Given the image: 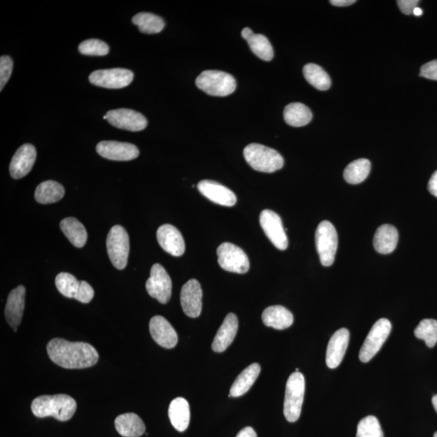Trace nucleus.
Returning a JSON list of instances; mask_svg holds the SVG:
<instances>
[{"instance_id":"28","label":"nucleus","mask_w":437,"mask_h":437,"mask_svg":"<svg viewBox=\"0 0 437 437\" xmlns=\"http://www.w3.org/2000/svg\"><path fill=\"white\" fill-rule=\"evenodd\" d=\"M60 228L71 244L82 248L86 244L88 234L85 227L74 217L65 218L60 223Z\"/></svg>"},{"instance_id":"16","label":"nucleus","mask_w":437,"mask_h":437,"mask_svg":"<svg viewBox=\"0 0 437 437\" xmlns=\"http://www.w3.org/2000/svg\"><path fill=\"white\" fill-rule=\"evenodd\" d=\"M37 158L35 146L26 143L16 152L10 163V174L14 179L24 178L32 170Z\"/></svg>"},{"instance_id":"35","label":"nucleus","mask_w":437,"mask_h":437,"mask_svg":"<svg viewBox=\"0 0 437 437\" xmlns=\"http://www.w3.org/2000/svg\"><path fill=\"white\" fill-rule=\"evenodd\" d=\"M414 335L417 339L424 340L429 347H433L437 342V321L424 319L414 330Z\"/></svg>"},{"instance_id":"30","label":"nucleus","mask_w":437,"mask_h":437,"mask_svg":"<svg viewBox=\"0 0 437 437\" xmlns=\"http://www.w3.org/2000/svg\"><path fill=\"white\" fill-rule=\"evenodd\" d=\"M65 190L62 185L55 181H46L37 187L35 198L42 204L59 202L64 196Z\"/></svg>"},{"instance_id":"18","label":"nucleus","mask_w":437,"mask_h":437,"mask_svg":"<svg viewBox=\"0 0 437 437\" xmlns=\"http://www.w3.org/2000/svg\"><path fill=\"white\" fill-rule=\"evenodd\" d=\"M157 237L159 245L171 256L180 257L185 253L184 237L174 226L171 225L160 226Z\"/></svg>"},{"instance_id":"12","label":"nucleus","mask_w":437,"mask_h":437,"mask_svg":"<svg viewBox=\"0 0 437 437\" xmlns=\"http://www.w3.org/2000/svg\"><path fill=\"white\" fill-rule=\"evenodd\" d=\"M259 222L273 244L280 251H285L289 246V240L280 215L272 210H264L260 214Z\"/></svg>"},{"instance_id":"49","label":"nucleus","mask_w":437,"mask_h":437,"mask_svg":"<svg viewBox=\"0 0 437 437\" xmlns=\"http://www.w3.org/2000/svg\"><path fill=\"white\" fill-rule=\"evenodd\" d=\"M434 437H437V431H436V433L434 434Z\"/></svg>"},{"instance_id":"6","label":"nucleus","mask_w":437,"mask_h":437,"mask_svg":"<svg viewBox=\"0 0 437 437\" xmlns=\"http://www.w3.org/2000/svg\"><path fill=\"white\" fill-rule=\"evenodd\" d=\"M315 241L321 263L324 267H330L335 262L337 249H338V234L330 221L324 220L318 226Z\"/></svg>"},{"instance_id":"17","label":"nucleus","mask_w":437,"mask_h":437,"mask_svg":"<svg viewBox=\"0 0 437 437\" xmlns=\"http://www.w3.org/2000/svg\"><path fill=\"white\" fill-rule=\"evenodd\" d=\"M349 340L350 333L346 328L337 330L331 336L325 357V362L328 368L333 369L340 366L345 356L348 345H349Z\"/></svg>"},{"instance_id":"33","label":"nucleus","mask_w":437,"mask_h":437,"mask_svg":"<svg viewBox=\"0 0 437 437\" xmlns=\"http://www.w3.org/2000/svg\"><path fill=\"white\" fill-rule=\"evenodd\" d=\"M133 24L139 27V30L146 35H156L164 30V20L157 15L148 13L136 14L132 18Z\"/></svg>"},{"instance_id":"46","label":"nucleus","mask_w":437,"mask_h":437,"mask_svg":"<svg viewBox=\"0 0 437 437\" xmlns=\"http://www.w3.org/2000/svg\"><path fill=\"white\" fill-rule=\"evenodd\" d=\"M253 31L250 29V28H245L241 31V36L244 38L245 40H247L249 37H250L253 35Z\"/></svg>"},{"instance_id":"48","label":"nucleus","mask_w":437,"mask_h":437,"mask_svg":"<svg viewBox=\"0 0 437 437\" xmlns=\"http://www.w3.org/2000/svg\"><path fill=\"white\" fill-rule=\"evenodd\" d=\"M433 405L434 407L435 411L437 412V395H436L433 397Z\"/></svg>"},{"instance_id":"24","label":"nucleus","mask_w":437,"mask_h":437,"mask_svg":"<svg viewBox=\"0 0 437 437\" xmlns=\"http://www.w3.org/2000/svg\"><path fill=\"white\" fill-rule=\"evenodd\" d=\"M398 241V232L395 226L383 225L379 227L374 235L373 246L381 254L394 251Z\"/></svg>"},{"instance_id":"45","label":"nucleus","mask_w":437,"mask_h":437,"mask_svg":"<svg viewBox=\"0 0 437 437\" xmlns=\"http://www.w3.org/2000/svg\"><path fill=\"white\" fill-rule=\"evenodd\" d=\"M330 3L336 7H347L355 4V0H331Z\"/></svg>"},{"instance_id":"37","label":"nucleus","mask_w":437,"mask_h":437,"mask_svg":"<svg viewBox=\"0 0 437 437\" xmlns=\"http://www.w3.org/2000/svg\"><path fill=\"white\" fill-rule=\"evenodd\" d=\"M357 437H384L378 418L369 416L362 419L358 424Z\"/></svg>"},{"instance_id":"42","label":"nucleus","mask_w":437,"mask_h":437,"mask_svg":"<svg viewBox=\"0 0 437 437\" xmlns=\"http://www.w3.org/2000/svg\"><path fill=\"white\" fill-rule=\"evenodd\" d=\"M397 3L402 13L412 15L414 10L418 7L419 1L418 0H398Z\"/></svg>"},{"instance_id":"19","label":"nucleus","mask_w":437,"mask_h":437,"mask_svg":"<svg viewBox=\"0 0 437 437\" xmlns=\"http://www.w3.org/2000/svg\"><path fill=\"white\" fill-rule=\"evenodd\" d=\"M198 189L203 196H205L215 203L221 206H234L237 198L234 192L217 181L203 180L198 184Z\"/></svg>"},{"instance_id":"10","label":"nucleus","mask_w":437,"mask_h":437,"mask_svg":"<svg viewBox=\"0 0 437 437\" xmlns=\"http://www.w3.org/2000/svg\"><path fill=\"white\" fill-rule=\"evenodd\" d=\"M146 289L149 295L162 304H167L172 295V280L160 264H154L150 277L146 282Z\"/></svg>"},{"instance_id":"8","label":"nucleus","mask_w":437,"mask_h":437,"mask_svg":"<svg viewBox=\"0 0 437 437\" xmlns=\"http://www.w3.org/2000/svg\"><path fill=\"white\" fill-rule=\"evenodd\" d=\"M391 329V323L386 318L379 319L373 325L361 351H359V357L361 361L368 363L377 355L381 347L383 346L384 342L388 339Z\"/></svg>"},{"instance_id":"44","label":"nucleus","mask_w":437,"mask_h":437,"mask_svg":"<svg viewBox=\"0 0 437 437\" xmlns=\"http://www.w3.org/2000/svg\"><path fill=\"white\" fill-rule=\"evenodd\" d=\"M236 437H258L256 431L251 427H246L239 431Z\"/></svg>"},{"instance_id":"14","label":"nucleus","mask_w":437,"mask_h":437,"mask_svg":"<svg viewBox=\"0 0 437 437\" xmlns=\"http://www.w3.org/2000/svg\"><path fill=\"white\" fill-rule=\"evenodd\" d=\"M100 156L116 162H128L139 157L140 150L129 143L102 141L97 145Z\"/></svg>"},{"instance_id":"34","label":"nucleus","mask_w":437,"mask_h":437,"mask_svg":"<svg viewBox=\"0 0 437 437\" xmlns=\"http://www.w3.org/2000/svg\"><path fill=\"white\" fill-rule=\"evenodd\" d=\"M246 41L252 52L259 59L268 61V62L273 59V48L272 45H270L267 37L253 33Z\"/></svg>"},{"instance_id":"36","label":"nucleus","mask_w":437,"mask_h":437,"mask_svg":"<svg viewBox=\"0 0 437 437\" xmlns=\"http://www.w3.org/2000/svg\"><path fill=\"white\" fill-rule=\"evenodd\" d=\"M55 285L61 294L65 297L75 299L79 291L80 282L77 280L73 275L62 273L55 278Z\"/></svg>"},{"instance_id":"27","label":"nucleus","mask_w":437,"mask_h":437,"mask_svg":"<svg viewBox=\"0 0 437 437\" xmlns=\"http://www.w3.org/2000/svg\"><path fill=\"white\" fill-rule=\"evenodd\" d=\"M260 372L261 367L257 363H253L243 370L231 386L229 397H237L246 394L256 383Z\"/></svg>"},{"instance_id":"13","label":"nucleus","mask_w":437,"mask_h":437,"mask_svg":"<svg viewBox=\"0 0 437 437\" xmlns=\"http://www.w3.org/2000/svg\"><path fill=\"white\" fill-rule=\"evenodd\" d=\"M110 124L121 130L141 131L148 126V120L142 114L130 109L110 110L107 114Z\"/></svg>"},{"instance_id":"32","label":"nucleus","mask_w":437,"mask_h":437,"mask_svg":"<svg viewBox=\"0 0 437 437\" xmlns=\"http://www.w3.org/2000/svg\"><path fill=\"white\" fill-rule=\"evenodd\" d=\"M304 76L315 88L321 91L328 90L331 85L330 76L323 68L314 64H309L304 66Z\"/></svg>"},{"instance_id":"4","label":"nucleus","mask_w":437,"mask_h":437,"mask_svg":"<svg viewBox=\"0 0 437 437\" xmlns=\"http://www.w3.org/2000/svg\"><path fill=\"white\" fill-rule=\"evenodd\" d=\"M306 381L300 372L291 374L287 381L284 414L287 421L294 423L301 417L305 396Z\"/></svg>"},{"instance_id":"43","label":"nucleus","mask_w":437,"mask_h":437,"mask_svg":"<svg viewBox=\"0 0 437 437\" xmlns=\"http://www.w3.org/2000/svg\"><path fill=\"white\" fill-rule=\"evenodd\" d=\"M428 188L431 195L437 198V171L431 176Z\"/></svg>"},{"instance_id":"29","label":"nucleus","mask_w":437,"mask_h":437,"mask_svg":"<svg viewBox=\"0 0 437 437\" xmlns=\"http://www.w3.org/2000/svg\"><path fill=\"white\" fill-rule=\"evenodd\" d=\"M284 118L287 124L294 127H301L311 123L313 114L311 110L306 104L295 102L287 104L285 107Z\"/></svg>"},{"instance_id":"3","label":"nucleus","mask_w":437,"mask_h":437,"mask_svg":"<svg viewBox=\"0 0 437 437\" xmlns=\"http://www.w3.org/2000/svg\"><path fill=\"white\" fill-rule=\"evenodd\" d=\"M244 157L249 164L258 172L274 173L283 168L285 160L275 149L258 143H251L244 149Z\"/></svg>"},{"instance_id":"47","label":"nucleus","mask_w":437,"mask_h":437,"mask_svg":"<svg viewBox=\"0 0 437 437\" xmlns=\"http://www.w3.org/2000/svg\"><path fill=\"white\" fill-rule=\"evenodd\" d=\"M413 14L417 16H422L423 10L417 7L416 9L414 10Z\"/></svg>"},{"instance_id":"22","label":"nucleus","mask_w":437,"mask_h":437,"mask_svg":"<svg viewBox=\"0 0 437 437\" xmlns=\"http://www.w3.org/2000/svg\"><path fill=\"white\" fill-rule=\"evenodd\" d=\"M237 330H239V319L234 313H229L215 337L212 344L213 351L225 352L234 342Z\"/></svg>"},{"instance_id":"11","label":"nucleus","mask_w":437,"mask_h":437,"mask_svg":"<svg viewBox=\"0 0 437 437\" xmlns=\"http://www.w3.org/2000/svg\"><path fill=\"white\" fill-rule=\"evenodd\" d=\"M88 79L94 85L119 90L131 84L134 79V73L125 68L103 69L93 71Z\"/></svg>"},{"instance_id":"40","label":"nucleus","mask_w":437,"mask_h":437,"mask_svg":"<svg viewBox=\"0 0 437 437\" xmlns=\"http://www.w3.org/2000/svg\"><path fill=\"white\" fill-rule=\"evenodd\" d=\"M94 297V290L91 285L85 281H80V285L78 292L75 297L76 300L88 304L90 303Z\"/></svg>"},{"instance_id":"23","label":"nucleus","mask_w":437,"mask_h":437,"mask_svg":"<svg viewBox=\"0 0 437 437\" xmlns=\"http://www.w3.org/2000/svg\"><path fill=\"white\" fill-rule=\"evenodd\" d=\"M114 425L118 433L124 437H140L146 430L145 423L135 413L121 414L116 418Z\"/></svg>"},{"instance_id":"1","label":"nucleus","mask_w":437,"mask_h":437,"mask_svg":"<svg viewBox=\"0 0 437 437\" xmlns=\"http://www.w3.org/2000/svg\"><path fill=\"white\" fill-rule=\"evenodd\" d=\"M49 359L59 366L68 369H82L93 366L99 355L92 345L84 342H69L54 339L48 342Z\"/></svg>"},{"instance_id":"5","label":"nucleus","mask_w":437,"mask_h":437,"mask_svg":"<svg viewBox=\"0 0 437 437\" xmlns=\"http://www.w3.org/2000/svg\"><path fill=\"white\" fill-rule=\"evenodd\" d=\"M196 85L210 96L226 97L236 90L234 77L224 71H204L197 77Z\"/></svg>"},{"instance_id":"2","label":"nucleus","mask_w":437,"mask_h":437,"mask_svg":"<svg viewBox=\"0 0 437 437\" xmlns=\"http://www.w3.org/2000/svg\"><path fill=\"white\" fill-rule=\"evenodd\" d=\"M74 398L66 395H42L32 401L31 410L38 418L52 417L59 421H68L76 411Z\"/></svg>"},{"instance_id":"9","label":"nucleus","mask_w":437,"mask_h":437,"mask_svg":"<svg viewBox=\"0 0 437 437\" xmlns=\"http://www.w3.org/2000/svg\"><path fill=\"white\" fill-rule=\"evenodd\" d=\"M218 263L227 272L245 274L250 269V260L241 249L232 243H222L217 249Z\"/></svg>"},{"instance_id":"21","label":"nucleus","mask_w":437,"mask_h":437,"mask_svg":"<svg viewBox=\"0 0 437 437\" xmlns=\"http://www.w3.org/2000/svg\"><path fill=\"white\" fill-rule=\"evenodd\" d=\"M25 289L19 286L10 292L6 307H5V318L10 326L18 329L23 316L25 309Z\"/></svg>"},{"instance_id":"15","label":"nucleus","mask_w":437,"mask_h":437,"mask_svg":"<svg viewBox=\"0 0 437 437\" xmlns=\"http://www.w3.org/2000/svg\"><path fill=\"white\" fill-rule=\"evenodd\" d=\"M203 292L200 284L196 280H190L182 287L181 305L188 317H199L202 311Z\"/></svg>"},{"instance_id":"31","label":"nucleus","mask_w":437,"mask_h":437,"mask_svg":"<svg viewBox=\"0 0 437 437\" xmlns=\"http://www.w3.org/2000/svg\"><path fill=\"white\" fill-rule=\"evenodd\" d=\"M370 170H371V163L367 159H359L354 160L348 164L345 170V179L347 184L357 185L361 184L368 178Z\"/></svg>"},{"instance_id":"41","label":"nucleus","mask_w":437,"mask_h":437,"mask_svg":"<svg viewBox=\"0 0 437 437\" xmlns=\"http://www.w3.org/2000/svg\"><path fill=\"white\" fill-rule=\"evenodd\" d=\"M420 76L429 80H437V59L422 66Z\"/></svg>"},{"instance_id":"7","label":"nucleus","mask_w":437,"mask_h":437,"mask_svg":"<svg viewBox=\"0 0 437 437\" xmlns=\"http://www.w3.org/2000/svg\"><path fill=\"white\" fill-rule=\"evenodd\" d=\"M107 252L114 268L124 270L127 265L130 251L128 234L120 225L110 229L107 240Z\"/></svg>"},{"instance_id":"25","label":"nucleus","mask_w":437,"mask_h":437,"mask_svg":"<svg viewBox=\"0 0 437 437\" xmlns=\"http://www.w3.org/2000/svg\"><path fill=\"white\" fill-rule=\"evenodd\" d=\"M169 417L176 430L184 431L190 424L191 411L189 403L184 397H176L171 402Z\"/></svg>"},{"instance_id":"26","label":"nucleus","mask_w":437,"mask_h":437,"mask_svg":"<svg viewBox=\"0 0 437 437\" xmlns=\"http://www.w3.org/2000/svg\"><path fill=\"white\" fill-rule=\"evenodd\" d=\"M263 323L276 330L290 328L293 323V315L284 306H274L265 309L262 315Z\"/></svg>"},{"instance_id":"38","label":"nucleus","mask_w":437,"mask_h":437,"mask_svg":"<svg viewBox=\"0 0 437 437\" xmlns=\"http://www.w3.org/2000/svg\"><path fill=\"white\" fill-rule=\"evenodd\" d=\"M79 52L82 54L90 55V56H104L108 54L109 47L103 41L88 40L80 44Z\"/></svg>"},{"instance_id":"39","label":"nucleus","mask_w":437,"mask_h":437,"mask_svg":"<svg viewBox=\"0 0 437 437\" xmlns=\"http://www.w3.org/2000/svg\"><path fill=\"white\" fill-rule=\"evenodd\" d=\"M13 69V61L8 55H3L0 58V90L6 85L8 81L12 76Z\"/></svg>"},{"instance_id":"20","label":"nucleus","mask_w":437,"mask_h":437,"mask_svg":"<svg viewBox=\"0 0 437 437\" xmlns=\"http://www.w3.org/2000/svg\"><path fill=\"white\" fill-rule=\"evenodd\" d=\"M149 330L155 342L160 347L171 349L178 344V334L167 320L155 316L149 323Z\"/></svg>"}]
</instances>
